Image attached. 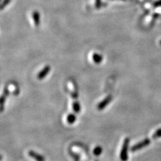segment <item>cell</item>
I'll list each match as a JSON object with an SVG mask.
<instances>
[{"mask_svg": "<svg viewBox=\"0 0 161 161\" xmlns=\"http://www.w3.org/2000/svg\"><path fill=\"white\" fill-rule=\"evenodd\" d=\"M130 144V138H126L123 143V146L120 153V159L122 161H127L128 159V150Z\"/></svg>", "mask_w": 161, "mask_h": 161, "instance_id": "1", "label": "cell"}, {"mask_svg": "<svg viewBox=\"0 0 161 161\" xmlns=\"http://www.w3.org/2000/svg\"><path fill=\"white\" fill-rule=\"evenodd\" d=\"M150 142L151 141L150 139L146 138L144 140H142V142H138V144L133 146V147L131 148V151H132V152H136V151H137L140 149H142L146 147H147V146H148L150 144Z\"/></svg>", "mask_w": 161, "mask_h": 161, "instance_id": "2", "label": "cell"}, {"mask_svg": "<svg viewBox=\"0 0 161 161\" xmlns=\"http://www.w3.org/2000/svg\"><path fill=\"white\" fill-rule=\"evenodd\" d=\"M112 97L111 96V95H109V96L106 97L102 101V102H101L97 105V109L99 110L103 109L110 103V102L112 101Z\"/></svg>", "mask_w": 161, "mask_h": 161, "instance_id": "3", "label": "cell"}, {"mask_svg": "<svg viewBox=\"0 0 161 161\" xmlns=\"http://www.w3.org/2000/svg\"><path fill=\"white\" fill-rule=\"evenodd\" d=\"M28 154L30 157L33 158L36 161H45V158L43 157V156L36 152H34L33 150H30L28 152Z\"/></svg>", "mask_w": 161, "mask_h": 161, "instance_id": "4", "label": "cell"}, {"mask_svg": "<svg viewBox=\"0 0 161 161\" xmlns=\"http://www.w3.org/2000/svg\"><path fill=\"white\" fill-rule=\"evenodd\" d=\"M50 67H44V69H42L41 71H40L38 75V78L39 79H44L45 77L47 76V75L50 72Z\"/></svg>", "mask_w": 161, "mask_h": 161, "instance_id": "5", "label": "cell"}, {"mask_svg": "<svg viewBox=\"0 0 161 161\" xmlns=\"http://www.w3.org/2000/svg\"><path fill=\"white\" fill-rule=\"evenodd\" d=\"M76 119H77L76 115L73 114H70L68 115L67 120V122L69 124H72L75 122V121H76Z\"/></svg>", "mask_w": 161, "mask_h": 161, "instance_id": "6", "label": "cell"}, {"mask_svg": "<svg viewBox=\"0 0 161 161\" xmlns=\"http://www.w3.org/2000/svg\"><path fill=\"white\" fill-rule=\"evenodd\" d=\"M73 109L75 113H79L80 110V106L79 102L73 103Z\"/></svg>", "mask_w": 161, "mask_h": 161, "instance_id": "7", "label": "cell"}, {"mask_svg": "<svg viewBox=\"0 0 161 161\" xmlns=\"http://www.w3.org/2000/svg\"><path fill=\"white\" fill-rule=\"evenodd\" d=\"M102 148L101 147H97L93 150V154L95 156H99L102 153Z\"/></svg>", "mask_w": 161, "mask_h": 161, "instance_id": "8", "label": "cell"}, {"mask_svg": "<svg viewBox=\"0 0 161 161\" xmlns=\"http://www.w3.org/2000/svg\"><path fill=\"white\" fill-rule=\"evenodd\" d=\"M93 60L96 63H100L101 61H102V57L100 56L99 54H94L93 55Z\"/></svg>", "mask_w": 161, "mask_h": 161, "instance_id": "9", "label": "cell"}, {"mask_svg": "<svg viewBox=\"0 0 161 161\" xmlns=\"http://www.w3.org/2000/svg\"><path fill=\"white\" fill-rule=\"evenodd\" d=\"M161 137V128L158 129L153 135V138H158Z\"/></svg>", "mask_w": 161, "mask_h": 161, "instance_id": "10", "label": "cell"}, {"mask_svg": "<svg viewBox=\"0 0 161 161\" xmlns=\"http://www.w3.org/2000/svg\"><path fill=\"white\" fill-rule=\"evenodd\" d=\"M34 21L36 24H39V14L35 12L34 13Z\"/></svg>", "mask_w": 161, "mask_h": 161, "instance_id": "11", "label": "cell"}, {"mask_svg": "<svg viewBox=\"0 0 161 161\" xmlns=\"http://www.w3.org/2000/svg\"><path fill=\"white\" fill-rule=\"evenodd\" d=\"M154 7H161V0H158V1L154 3Z\"/></svg>", "mask_w": 161, "mask_h": 161, "instance_id": "12", "label": "cell"}, {"mask_svg": "<svg viewBox=\"0 0 161 161\" xmlns=\"http://www.w3.org/2000/svg\"><path fill=\"white\" fill-rule=\"evenodd\" d=\"M160 44L161 45V40H160Z\"/></svg>", "mask_w": 161, "mask_h": 161, "instance_id": "13", "label": "cell"}]
</instances>
